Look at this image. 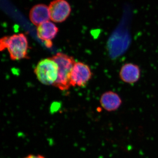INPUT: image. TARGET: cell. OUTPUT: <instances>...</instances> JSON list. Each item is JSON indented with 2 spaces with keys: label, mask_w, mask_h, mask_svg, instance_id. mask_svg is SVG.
Returning a JSON list of instances; mask_svg holds the SVG:
<instances>
[{
  "label": "cell",
  "mask_w": 158,
  "mask_h": 158,
  "mask_svg": "<svg viewBox=\"0 0 158 158\" xmlns=\"http://www.w3.org/2000/svg\"><path fill=\"white\" fill-rule=\"evenodd\" d=\"M6 49L8 50L12 60L28 58V41L26 35L22 33L2 38L0 41V49L2 51Z\"/></svg>",
  "instance_id": "obj_1"
},
{
  "label": "cell",
  "mask_w": 158,
  "mask_h": 158,
  "mask_svg": "<svg viewBox=\"0 0 158 158\" xmlns=\"http://www.w3.org/2000/svg\"><path fill=\"white\" fill-rule=\"evenodd\" d=\"M58 65V77L54 86L61 90H67L70 88L72 71L76 62L73 57L59 52L52 57Z\"/></svg>",
  "instance_id": "obj_2"
},
{
  "label": "cell",
  "mask_w": 158,
  "mask_h": 158,
  "mask_svg": "<svg viewBox=\"0 0 158 158\" xmlns=\"http://www.w3.org/2000/svg\"><path fill=\"white\" fill-rule=\"evenodd\" d=\"M59 67L52 58L40 60L34 69V73L40 83L46 85H54L58 77Z\"/></svg>",
  "instance_id": "obj_3"
},
{
  "label": "cell",
  "mask_w": 158,
  "mask_h": 158,
  "mask_svg": "<svg viewBox=\"0 0 158 158\" xmlns=\"http://www.w3.org/2000/svg\"><path fill=\"white\" fill-rule=\"evenodd\" d=\"M92 76V71L88 65L81 62H76L71 74V85L73 87H84Z\"/></svg>",
  "instance_id": "obj_4"
},
{
  "label": "cell",
  "mask_w": 158,
  "mask_h": 158,
  "mask_svg": "<svg viewBox=\"0 0 158 158\" xmlns=\"http://www.w3.org/2000/svg\"><path fill=\"white\" fill-rule=\"evenodd\" d=\"M50 19L53 22L61 23L70 15L71 8L66 0H54L48 6Z\"/></svg>",
  "instance_id": "obj_5"
},
{
  "label": "cell",
  "mask_w": 158,
  "mask_h": 158,
  "mask_svg": "<svg viewBox=\"0 0 158 158\" xmlns=\"http://www.w3.org/2000/svg\"><path fill=\"white\" fill-rule=\"evenodd\" d=\"M59 32V28L52 22L48 21L37 26V36L45 42L46 46L50 48L52 46V40L55 38Z\"/></svg>",
  "instance_id": "obj_6"
},
{
  "label": "cell",
  "mask_w": 158,
  "mask_h": 158,
  "mask_svg": "<svg viewBox=\"0 0 158 158\" xmlns=\"http://www.w3.org/2000/svg\"><path fill=\"white\" fill-rule=\"evenodd\" d=\"M141 76V70L139 66L131 62L123 64L119 72L120 80L129 85L135 84L139 81Z\"/></svg>",
  "instance_id": "obj_7"
},
{
  "label": "cell",
  "mask_w": 158,
  "mask_h": 158,
  "mask_svg": "<svg viewBox=\"0 0 158 158\" xmlns=\"http://www.w3.org/2000/svg\"><path fill=\"white\" fill-rule=\"evenodd\" d=\"M122 103V100L119 94L112 90L103 93L100 99V103L102 107L109 112L118 110Z\"/></svg>",
  "instance_id": "obj_8"
},
{
  "label": "cell",
  "mask_w": 158,
  "mask_h": 158,
  "mask_svg": "<svg viewBox=\"0 0 158 158\" xmlns=\"http://www.w3.org/2000/svg\"><path fill=\"white\" fill-rule=\"evenodd\" d=\"M29 18L32 23L37 27L49 20L50 15L48 6L42 4L33 6L30 10Z\"/></svg>",
  "instance_id": "obj_9"
},
{
  "label": "cell",
  "mask_w": 158,
  "mask_h": 158,
  "mask_svg": "<svg viewBox=\"0 0 158 158\" xmlns=\"http://www.w3.org/2000/svg\"><path fill=\"white\" fill-rule=\"evenodd\" d=\"M24 158H45L43 156L40 155H30L27 156V157Z\"/></svg>",
  "instance_id": "obj_10"
}]
</instances>
